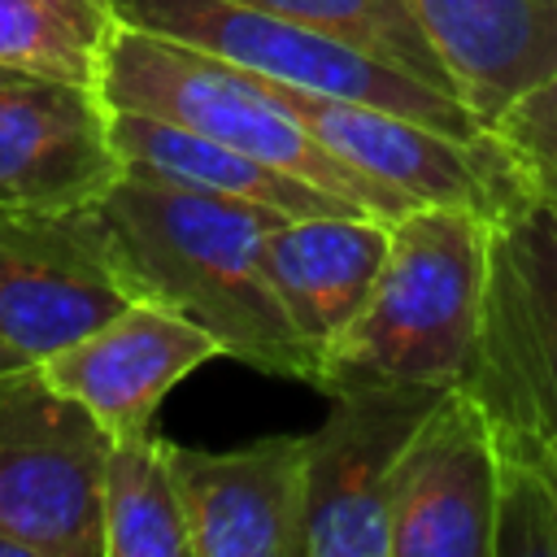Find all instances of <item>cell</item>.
<instances>
[{"label":"cell","instance_id":"6da1fadb","mask_svg":"<svg viewBox=\"0 0 557 557\" xmlns=\"http://www.w3.org/2000/svg\"><path fill=\"white\" fill-rule=\"evenodd\" d=\"M91 218L139 300L209 331L222 357L322 383V357L292 326L265 265V235L287 213L126 170Z\"/></svg>","mask_w":557,"mask_h":557},{"label":"cell","instance_id":"7a4b0ae2","mask_svg":"<svg viewBox=\"0 0 557 557\" xmlns=\"http://www.w3.org/2000/svg\"><path fill=\"white\" fill-rule=\"evenodd\" d=\"M492 222L466 205H418L392 222L387 261L344 335L322 357V392L370 383L461 387L474 361Z\"/></svg>","mask_w":557,"mask_h":557},{"label":"cell","instance_id":"3957f363","mask_svg":"<svg viewBox=\"0 0 557 557\" xmlns=\"http://www.w3.org/2000/svg\"><path fill=\"white\" fill-rule=\"evenodd\" d=\"M96 91L109 109H135L165 122H178L196 135H209L218 144H231L265 165H278L352 209L396 222L413 200H405L396 187L352 170L339 161L322 139L283 109V100L270 91L261 74H248L222 57H209L200 48H187L165 35H148L135 26H113L109 44L100 52Z\"/></svg>","mask_w":557,"mask_h":557},{"label":"cell","instance_id":"277c9868","mask_svg":"<svg viewBox=\"0 0 557 557\" xmlns=\"http://www.w3.org/2000/svg\"><path fill=\"white\" fill-rule=\"evenodd\" d=\"M109 9H113V22L122 26L178 39L239 70H252L270 83L383 104L426 126H440L448 135H466V139L487 135V126L470 113L466 100L396 70L392 61L339 35L265 13L257 4H244V0H109Z\"/></svg>","mask_w":557,"mask_h":557},{"label":"cell","instance_id":"5b68a950","mask_svg":"<svg viewBox=\"0 0 557 557\" xmlns=\"http://www.w3.org/2000/svg\"><path fill=\"white\" fill-rule=\"evenodd\" d=\"M104 426L35 361L0 370V531L30 557H104Z\"/></svg>","mask_w":557,"mask_h":557},{"label":"cell","instance_id":"8992f818","mask_svg":"<svg viewBox=\"0 0 557 557\" xmlns=\"http://www.w3.org/2000/svg\"><path fill=\"white\" fill-rule=\"evenodd\" d=\"M461 387L500 435H557V200L527 196L492 222L487 305Z\"/></svg>","mask_w":557,"mask_h":557},{"label":"cell","instance_id":"52a82bcc","mask_svg":"<svg viewBox=\"0 0 557 557\" xmlns=\"http://www.w3.org/2000/svg\"><path fill=\"white\" fill-rule=\"evenodd\" d=\"M448 387L370 383L331 392L305 435V557H392L396 461Z\"/></svg>","mask_w":557,"mask_h":557},{"label":"cell","instance_id":"ba28073f","mask_svg":"<svg viewBox=\"0 0 557 557\" xmlns=\"http://www.w3.org/2000/svg\"><path fill=\"white\" fill-rule=\"evenodd\" d=\"M131 300L91 205L65 213H0V339L26 361L74 344Z\"/></svg>","mask_w":557,"mask_h":557},{"label":"cell","instance_id":"9c48e42d","mask_svg":"<svg viewBox=\"0 0 557 557\" xmlns=\"http://www.w3.org/2000/svg\"><path fill=\"white\" fill-rule=\"evenodd\" d=\"M496 470V422L466 387H448L396 461L392 557H492Z\"/></svg>","mask_w":557,"mask_h":557},{"label":"cell","instance_id":"30bf717a","mask_svg":"<svg viewBox=\"0 0 557 557\" xmlns=\"http://www.w3.org/2000/svg\"><path fill=\"white\" fill-rule=\"evenodd\" d=\"M126 161L109 135V104L91 83L0 78V213H65L96 205Z\"/></svg>","mask_w":557,"mask_h":557},{"label":"cell","instance_id":"8fae6325","mask_svg":"<svg viewBox=\"0 0 557 557\" xmlns=\"http://www.w3.org/2000/svg\"><path fill=\"white\" fill-rule=\"evenodd\" d=\"M213 357H222V348L209 331L157 300H131L122 313L35 366L117 440L152 431L161 400Z\"/></svg>","mask_w":557,"mask_h":557},{"label":"cell","instance_id":"7c38bea8","mask_svg":"<svg viewBox=\"0 0 557 557\" xmlns=\"http://www.w3.org/2000/svg\"><path fill=\"white\" fill-rule=\"evenodd\" d=\"M174 470L191 522V557H305V435L244 448H183Z\"/></svg>","mask_w":557,"mask_h":557},{"label":"cell","instance_id":"4fadbf2b","mask_svg":"<svg viewBox=\"0 0 557 557\" xmlns=\"http://www.w3.org/2000/svg\"><path fill=\"white\" fill-rule=\"evenodd\" d=\"M392 248V222L370 213H305L278 218L265 235L270 283L300 331L326 357L344 326L361 313Z\"/></svg>","mask_w":557,"mask_h":557},{"label":"cell","instance_id":"5bb4252c","mask_svg":"<svg viewBox=\"0 0 557 557\" xmlns=\"http://www.w3.org/2000/svg\"><path fill=\"white\" fill-rule=\"evenodd\" d=\"M409 9L483 126L557 74V0H409Z\"/></svg>","mask_w":557,"mask_h":557},{"label":"cell","instance_id":"9a60e30c","mask_svg":"<svg viewBox=\"0 0 557 557\" xmlns=\"http://www.w3.org/2000/svg\"><path fill=\"white\" fill-rule=\"evenodd\" d=\"M109 135L126 161V170L152 174V178H170L196 191H213V196H235V200H252L265 209H278L287 218H305V213H361L348 200L278 170L265 165L231 144H218L209 135H196L178 122L152 117V113H135V109H109Z\"/></svg>","mask_w":557,"mask_h":557},{"label":"cell","instance_id":"2e32d148","mask_svg":"<svg viewBox=\"0 0 557 557\" xmlns=\"http://www.w3.org/2000/svg\"><path fill=\"white\" fill-rule=\"evenodd\" d=\"M100 513L104 557H191V522L174 470V444L157 431L109 440Z\"/></svg>","mask_w":557,"mask_h":557},{"label":"cell","instance_id":"e0dca14e","mask_svg":"<svg viewBox=\"0 0 557 557\" xmlns=\"http://www.w3.org/2000/svg\"><path fill=\"white\" fill-rule=\"evenodd\" d=\"M113 26L109 0H0V65L96 87Z\"/></svg>","mask_w":557,"mask_h":557},{"label":"cell","instance_id":"ac0fdd59","mask_svg":"<svg viewBox=\"0 0 557 557\" xmlns=\"http://www.w3.org/2000/svg\"><path fill=\"white\" fill-rule=\"evenodd\" d=\"M244 4H257L265 13H278L292 22L318 26L326 35H339V39L392 61L396 70H405V74L461 100L444 57L435 52V44L422 30L409 0H244Z\"/></svg>","mask_w":557,"mask_h":557},{"label":"cell","instance_id":"d6986e66","mask_svg":"<svg viewBox=\"0 0 557 557\" xmlns=\"http://www.w3.org/2000/svg\"><path fill=\"white\" fill-rule=\"evenodd\" d=\"M492 557H557V461L548 440L500 435Z\"/></svg>","mask_w":557,"mask_h":557},{"label":"cell","instance_id":"ffe728a7","mask_svg":"<svg viewBox=\"0 0 557 557\" xmlns=\"http://www.w3.org/2000/svg\"><path fill=\"white\" fill-rule=\"evenodd\" d=\"M487 131L513 152L531 196L557 200V74L518 96Z\"/></svg>","mask_w":557,"mask_h":557},{"label":"cell","instance_id":"44dd1931","mask_svg":"<svg viewBox=\"0 0 557 557\" xmlns=\"http://www.w3.org/2000/svg\"><path fill=\"white\" fill-rule=\"evenodd\" d=\"M0 557H30V553H26V544H17L13 535L0 531Z\"/></svg>","mask_w":557,"mask_h":557},{"label":"cell","instance_id":"7402d4cb","mask_svg":"<svg viewBox=\"0 0 557 557\" xmlns=\"http://www.w3.org/2000/svg\"><path fill=\"white\" fill-rule=\"evenodd\" d=\"M13 366H26V357H22V352H13V348L0 339V370H13Z\"/></svg>","mask_w":557,"mask_h":557},{"label":"cell","instance_id":"603a6c76","mask_svg":"<svg viewBox=\"0 0 557 557\" xmlns=\"http://www.w3.org/2000/svg\"><path fill=\"white\" fill-rule=\"evenodd\" d=\"M9 74H26V70H9V65H0V78H9Z\"/></svg>","mask_w":557,"mask_h":557},{"label":"cell","instance_id":"cb8c5ba5","mask_svg":"<svg viewBox=\"0 0 557 557\" xmlns=\"http://www.w3.org/2000/svg\"><path fill=\"white\" fill-rule=\"evenodd\" d=\"M548 453H553V461H557V435H553V440H548Z\"/></svg>","mask_w":557,"mask_h":557}]
</instances>
